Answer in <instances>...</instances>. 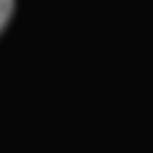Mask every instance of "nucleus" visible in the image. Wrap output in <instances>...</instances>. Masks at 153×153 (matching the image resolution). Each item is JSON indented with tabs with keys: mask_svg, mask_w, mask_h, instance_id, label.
<instances>
[{
	"mask_svg": "<svg viewBox=\"0 0 153 153\" xmlns=\"http://www.w3.org/2000/svg\"><path fill=\"white\" fill-rule=\"evenodd\" d=\"M10 13H13V0H0V31L5 28Z\"/></svg>",
	"mask_w": 153,
	"mask_h": 153,
	"instance_id": "f257e3e1",
	"label": "nucleus"
}]
</instances>
